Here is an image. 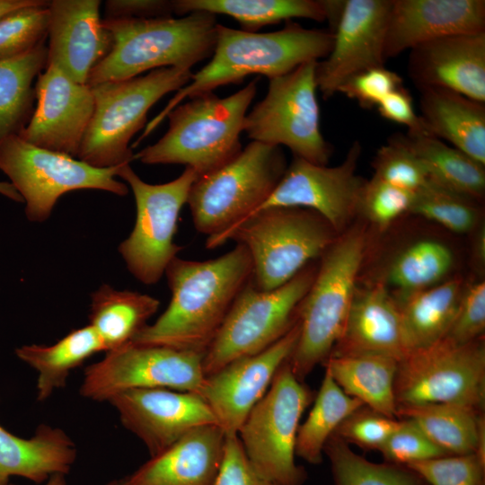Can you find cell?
<instances>
[{
    "label": "cell",
    "instance_id": "obj_1",
    "mask_svg": "<svg viewBox=\"0 0 485 485\" xmlns=\"http://www.w3.org/2000/svg\"><path fill=\"white\" fill-rule=\"evenodd\" d=\"M172 297L166 310L131 342L204 353L237 295L251 278L247 249L239 243L208 260L175 257L165 270Z\"/></svg>",
    "mask_w": 485,
    "mask_h": 485
},
{
    "label": "cell",
    "instance_id": "obj_2",
    "mask_svg": "<svg viewBox=\"0 0 485 485\" xmlns=\"http://www.w3.org/2000/svg\"><path fill=\"white\" fill-rule=\"evenodd\" d=\"M334 34L331 31L306 29L292 21L278 31L251 32L218 24L210 61L192 74L163 110L146 127L136 145L146 137L167 114L185 99L211 93L217 87L238 84L248 75L271 79L286 75L311 61H320L331 52Z\"/></svg>",
    "mask_w": 485,
    "mask_h": 485
},
{
    "label": "cell",
    "instance_id": "obj_3",
    "mask_svg": "<svg viewBox=\"0 0 485 485\" xmlns=\"http://www.w3.org/2000/svg\"><path fill=\"white\" fill-rule=\"evenodd\" d=\"M113 38L110 53L92 70L87 84L129 79L162 67L190 70L212 56L216 15L192 13L174 18L102 19Z\"/></svg>",
    "mask_w": 485,
    "mask_h": 485
},
{
    "label": "cell",
    "instance_id": "obj_4",
    "mask_svg": "<svg viewBox=\"0 0 485 485\" xmlns=\"http://www.w3.org/2000/svg\"><path fill=\"white\" fill-rule=\"evenodd\" d=\"M259 79L229 96L211 92L179 104L166 116V133L135 154L134 160L145 164H182L198 177L224 165L242 149L240 135Z\"/></svg>",
    "mask_w": 485,
    "mask_h": 485
},
{
    "label": "cell",
    "instance_id": "obj_5",
    "mask_svg": "<svg viewBox=\"0 0 485 485\" xmlns=\"http://www.w3.org/2000/svg\"><path fill=\"white\" fill-rule=\"evenodd\" d=\"M366 250L365 228L356 225L340 234L320 257L298 307L299 337L287 359L301 382L329 357L344 330Z\"/></svg>",
    "mask_w": 485,
    "mask_h": 485
},
{
    "label": "cell",
    "instance_id": "obj_6",
    "mask_svg": "<svg viewBox=\"0 0 485 485\" xmlns=\"http://www.w3.org/2000/svg\"><path fill=\"white\" fill-rule=\"evenodd\" d=\"M338 236L329 223L313 210L271 207L207 238L206 247L215 249L227 241L243 245L251 260L252 284L267 291L293 278L321 257Z\"/></svg>",
    "mask_w": 485,
    "mask_h": 485
},
{
    "label": "cell",
    "instance_id": "obj_7",
    "mask_svg": "<svg viewBox=\"0 0 485 485\" xmlns=\"http://www.w3.org/2000/svg\"><path fill=\"white\" fill-rule=\"evenodd\" d=\"M190 70L162 67L129 79L90 86L94 108L77 159L97 168L130 163L133 136L146 127L149 110L164 95L185 86Z\"/></svg>",
    "mask_w": 485,
    "mask_h": 485
},
{
    "label": "cell",
    "instance_id": "obj_8",
    "mask_svg": "<svg viewBox=\"0 0 485 485\" xmlns=\"http://www.w3.org/2000/svg\"><path fill=\"white\" fill-rule=\"evenodd\" d=\"M287 167L280 146L251 141L229 162L198 177L187 200L196 230L214 237L246 219L271 194Z\"/></svg>",
    "mask_w": 485,
    "mask_h": 485
},
{
    "label": "cell",
    "instance_id": "obj_9",
    "mask_svg": "<svg viewBox=\"0 0 485 485\" xmlns=\"http://www.w3.org/2000/svg\"><path fill=\"white\" fill-rule=\"evenodd\" d=\"M317 266L308 264L272 290H260L250 280L204 354L205 375L236 359L258 354L282 338L297 321L298 307L313 281Z\"/></svg>",
    "mask_w": 485,
    "mask_h": 485
},
{
    "label": "cell",
    "instance_id": "obj_10",
    "mask_svg": "<svg viewBox=\"0 0 485 485\" xmlns=\"http://www.w3.org/2000/svg\"><path fill=\"white\" fill-rule=\"evenodd\" d=\"M318 61L269 79L268 92L245 116L243 132L251 141L287 146L294 156L327 165L333 148L320 128L315 69Z\"/></svg>",
    "mask_w": 485,
    "mask_h": 485
},
{
    "label": "cell",
    "instance_id": "obj_11",
    "mask_svg": "<svg viewBox=\"0 0 485 485\" xmlns=\"http://www.w3.org/2000/svg\"><path fill=\"white\" fill-rule=\"evenodd\" d=\"M312 400L313 392L287 360L237 434L253 467L278 485L305 481L306 472L295 460V442L300 419Z\"/></svg>",
    "mask_w": 485,
    "mask_h": 485
},
{
    "label": "cell",
    "instance_id": "obj_12",
    "mask_svg": "<svg viewBox=\"0 0 485 485\" xmlns=\"http://www.w3.org/2000/svg\"><path fill=\"white\" fill-rule=\"evenodd\" d=\"M119 166L97 168L33 146L18 135L0 143V171L22 198L25 216L31 222L46 221L58 198L74 190H100L127 195L128 187L116 179Z\"/></svg>",
    "mask_w": 485,
    "mask_h": 485
},
{
    "label": "cell",
    "instance_id": "obj_13",
    "mask_svg": "<svg viewBox=\"0 0 485 485\" xmlns=\"http://www.w3.org/2000/svg\"><path fill=\"white\" fill-rule=\"evenodd\" d=\"M394 393L397 410L450 403L481 412L485 404L483 338L466 344L443 338L406 354L398 362Z\"/></svg>",
    "mask_w": 485,
    "mask_h": 485
},
{
    "label": "cell",
    "instance_id": "obj_14",
    "mask_svg": "<svg viewBox=\"0 0 485 485\" xmlns=\"http://www.w3.org/2000/svg\"><path fill=\"white\" fill-rule=\"evenodd\" d=\"M117 176L130 187L137 210L133 229L118 251L135 278L145 285L156 284L182 250L173 238L180 212L198 175L185 167L176 179L151 184L143 181L130 163H125L119 166Z\"/></svg>",
    "mask_w": 485,
    "mask_h": 485
},
{
    "label": "cell",
    "instance_id": "obj_15",
    "mask_svg": "<svg viewBox=\"0 0 485 485\" xmlns=\"http://www.w3.org/2000/svg\"><path fill=\"white\" fill-rule=\"evenodd\" d=\"M204 353L129 342L106 352L84 370L80 394L108 401L131 389L163 388L198 393L204 380Z\"/></svg>",
    "mask_w": 485,
    "mask_h": 485
},
{
    "label": "cell",
    "instance_id": "obj_16",
    "mask_svg": "<svg viewBox=\"0 0 485 485\" xmlns=\"http://www.w3.org/2000/svg\"><path fill=\"white\" fill-rule=\"evenodd\" d=\"M361 153L362 146L356 140L336 166L315 164L293 155L271 194L251 216L271 207L307 208L341 234L358 213L366 181L357 173Z\"/></svg>",
    "mask_w": 485,
    "mask_h": 485
},
{
    "label": "cell",
    "instance_id": "obj_17",
    "mask_svg": "<svg viewBox=\"0 0 485 485\" xmlns=\"http://www.w3.org/2000/svg\"><path fill=\"white\" fill-rule=\"evenodd\" d=\"M392 5V0H346L332 32V48L316 65L317 88L325 100L338 93L353 75L384 66V42Z\"/></svg>",
    "mask_w": 485,
    "mask_h": 485
},
{
    "label": "cell",
    "instance_id": "obj_18",
    "mask_svg": "<svg viewBox=\"0 0 485 485\" xmlns=\"http://www.w3.org/2000/svg\"><path fill=\"white\" fill-rule=\"evenodd\" d=\"M299 337L298 320L265 350L236 359L205 377L198 395L207 402L226 436L237 435L247 416L268 391Z\"/></svg>",
    "mask_w": 485,
    "mask_h": 485
},
{
    "label": "cell",
    "instance_id": "obj_19",
    "mask_svg": "<svg viewBox=\"0 0 485 485\" xmlns=\"http://www.w3.org/2000/svg\"><path fill=\"white\" fill-rule=\"evenodd\" d=\"M108 402L118 412L124 428L144 443L151 457L196 428L218 425L207 402L193 392L131 389L114 395Z\"/></svg>",
    "mask_w": 485,
    "mask_h": 485
},
{
    "label": "cell",
    "instance_id": "obj_20",
    "mask_svg": "<svg viewBox=\"0 0 485 485\" xmlns=\"http://www.w3.org/2000/svg\"><path fill=\"white\" fill-rule=\"evenodd\" d=\"M35 93L34 111L19 137L38 147L77 158L93 112L92 88L48 63L37 78Z\"/></svg>",
    "mask_w": 485,
    "mask_h": 485
},
{
    "label": "cell",
    "instance_id": "obj_21",
    "mask_svg": "<svg viewBox=\"0 0 485 485\" xmlns=\"http://www.w3.org/2000/svg\"><path fill=\"white\" fill-rule=\"evenodd\" d=\"M100 0L48 1V62L76 83L110 53L113 38L100 16Z\"/></svg>",
    "mask_w": 485,
    "mask_h": 485
},
{
    "label": "cell",
    "instance_id": "obj_22",
    "mask_svg": "<svg viewBox=\"0 0 485 485\" xmlns=\"http://www.w3.org/2000/svg\"><path fill=\"white\" fill-rule=\"evenodd\" d=\"M407 70L419 91L445 89L485 103V31L416 46L410 50Z\"/></svg>",
    "mask_w": 485,
    "mask_h": 485
},
{
    "label": "cell",
    "instance_id": "obj_23",
    "mask_svg": "<svg viewBox=\"0 0 485 485\" xmlns=\"http://www.w3.org/2000/svg\"><path fill=\"white\" fill-rule=\"evenodd\" d=\"M481 31H485L484 0H392L384 58L436 39Z\"/></svg>",
    "mask_w": 485,
    "mask_h": 485
},
{
    "label": "cell",
    "instance_id": "obj_24",
    "mask_svg": "<svg viewBox=\"0 0 485 485\" xmlns=\"http://www.w3.org/2000/svg\"><path fill=\"white\" fill-rule=\"evenodd\" d=\"M226 435L217 424L196 428L126 478L128 485H215Z\"/></svg>",
    "mask_w": 485,
    "mask_h": 485
},
{
    "label": "cell",
    "instance_id": "obj_25",
    "mask_svg": "<svg viewBox=\"0 0 485 485\" xmlns=\"http://www.w3.org/2000/svg\"><path fill=\"white\" fill-rule=\"evenodd\" d=\"M361 354L398 361L405 356L400 305L383 283L357 286L344 330L330 356Z\"/></svg>",
    "mask_w": 485,
    "mask_h": 485
},
{
    "label": "cell",
    "instance_id": "obj_26",
    "mask_svg": "<svg viewBox=\"0 0 485 485\" xmlns=\"http://www.w3.org/2000/svg\"><path fill=\"white\" fill-rule=\"evenodd\" d=\"M76 454L75 443L61 428L40 424L32 436L22 438L0 425V485H9L12 476L40 484L53 474L66 475Z\"/></svg>",
    "mask_w": 485,
    "mask_h": 485
},
{
    "label": "cell",
    "instance_id": "obj_27",
    "mask_svg": "<svg viewBox=\"0 0 485 485\" xmlns=\"http://www.w3.org/2000/svg\"><path fill=\"white\" fill-rule=\"evenodd\" d=\"M419 92V117L428 134L485 165V103L445 89Z\"/></svg>",
    "mask_w": 485,
    "mask_h": 485
},
{
    "label": "cell",
    "instance_id": "obj_28",
    "mask_svg": "<svg viewBox=\"0 0 485 485\" xmlns=\"http://www.w3.org/2000/svg\"><path fill=\"white\" fill-rule=\"evenodd\" d=\"M398 362L390 356L361 354L330 356L322 364L346 394L377 413L395 419Z\"/></svg>",
    "mask_w": 485,
    "mask_h": 485
},
{
    "label": "cell",
    "instance_id": "obj_29",
    "mask_svg": "<svg viewBox=\"0 0 485 485\" xmlns=\"http://www.w3.org/2000/svg\"><path fill=\"white\" fill-rule=\"evenodd\" d=\"M462 291V280L452 278L413 293L399 304L405 355L445 338L455 316Z\"/></svg>",
    "mask_w": 485,
    "mask_h": 485
},
{
    "label": "cell",
    "instance_id": "obj_30",
    "mask_svg": "<svg viewBox=\"0 0 485 485\" xmlns=\"http://www.w3.org/2000/svg\"><path fill=\"white\" fill-rule=\"evenodd\" d=\"M396 417L414 421L448 455L476 454L485 461V423L481 411L450 403L397 410Z\"/></svg>",
    "mask_w": 485,
    "mask_h": 485
},
{
    "label": "cell",
    "instance_id": "obj_31",
    "mask_svg": "<svg viewBox=\"0 0 485 485\" xmlns=\"http://www.w3.org/2000/svg\"><path fill=\"white\" fill-rule=\"evenodd\" d=\"M159 306V300L149 295L103 284L91 294L89 325L108 352L131 342Z\"/></svg>",
    "mask_w": 485,
    "mask_h": 485
},
{
    "label": "cell",
    "instance_id": "obj_32",
    "mask_svg": "<svg viewBox=\"0 0 485 485\" xmlns=\"http://www.w3.org/2000/svg\"><path fill=\"white\" fill-rule=\"evenodd\" d=\"M101 351H105L102 342L88 324L73 330L53 345L21 346L15 355L37 372V400L43 401L66 386L74 369Z\"/></svg>",
    "mask_w": 485,
    "mask_h": 485
},
{
    "label": "cell",
    "instance_id": "obj_33",
    "mask_svg": "<svg viewBox=\"0 0 485 485\" xmlns=\"http://www.w3.org/2000/svg\"><path fill=\"white\" fill-rule=\"evenodd\" d=\"M172 8L179 16L198 12L225 14L251 32L294 18L323 22L328 17L327 0H172Z\"/></svg>",
    "mask_w": 485,
    "mask_h": 485
},
{
    "label": "cell",
    "instance_id": "obj_34",
    "mask_svg": "<svg viewBox=\"0 0 485 485\" xmlns=\"http://www.w3.org/2000/svg\"><path fill=\"white\" fill-rule=\"evenodd\" d=\"M47 62L46 42L23 55L0 60V143L19 136L29 123L36 103L33 83Z\"/></svg>",
    "mask_w": 485,
    "mask_h": 485
},
{
    "label": "cell",
    "instance_id": "obj_35",
    "mask_svg": "<svg viewBox=\"0 0 485 485\" xmlns=\"http://www.w3.org/2000/svg\"><path fill=\"white\" fill-rule=\"evenodd\" d=\"M429 180L477 202L485 194V165L429 134H405Z\"/></svg>",
    "mask_w": 485,
    "mask_h": 485
},
{
    "label": "cell",
    "instance_id": "obj_36",
    "mask_svg": "<svg viewBox=\"0 0 485 485\" xmlns=\"http://www.w3.org/2000/svg\"><path fill=\"white\" fill-rule=\"evenodd\" d=\"M362 407L363 403L346 394L325 370L313 406L298 428L295 455L309 463H320L329 438L345 419Z\"/></svg>",
    "mask_w": 485,
    "mask_h": 485
},
{
    "label": "cell",
    "instance_id": "obj_37",
    "mask_svg": "<svg viewBox=\"0 0 485 485\" xmlns=\"http://www.w3.org/2000/svg\"><path fill=\"white\" fill-rule=\"evenodd\" d=\"M454 264L452 251L436 240H420L403 250L392 261L388 279L398 291L400 304L410 295L437 285Z\"/></svg>",
    "mask_w": 485,
    "mask_h": 485
},
{
    "label": "cell",
    "instance_id": "obj_38",
    "mask_svg": "<svg viewBox=\"0 0 485 485\" xmlns=\"http://www.w3.org/2000/svg\"><path fill=\"white\" fill-rule=\"evenodd\" d=\"M323 453L330 460L335 485H424L425 481L406 466L375 463L351 450L348 443L332 435Z\"/></svg>",
    "mask_w": 485,
    "mask_h": 485
},
{
    "label": "cell",
    "instance_id": "obj_39",
    "mask_svg": "<svg viewBox=\"0 0 485 485\" xmlns=\"http://www.w3.org/2000/svg\"><path fill=\"white\" fill-rule=\"evenodd\" d=\"M476 203L429 180L414 193L410 213L439 224L451 232L464 234L477 225L480 212Z\"/></svg>",
    "mask_w": 485,
    "mask_h": 485
},
{
    "label": "cell",
    "instance_id": "obj_40",
    "mask_svg": "<svg viewBox=\"0 0 485 485\" xmlns=\"http://www.w3.org/2000/svg\"><path fill=\"white\" fill-rule=\"evenodd\" d=\"M49 23L48 1L11 12L0 18V60L23 55L46 42Z\"/></svg>",
    "mask_w": 485,
    "mask_h": 485
},
{
    "label": "cell",
    "instance_id": "obj_41",
    "mask_svg": "<svg viewBox=\"0 0 485 485\" xmlns=\"http://www.w3.org/2000/svg\"><path fill=\"white\" fill-rule=\"evenodd\" d=\"M375 178L415 193L429 181L419 157L410 147L405 135L394 133L377 150L372 162Z\"/></svg>",
    "mask_w": 485,
    "mask_h": 485
},
{
    "label": "cell",
    "instance_id": "obj_42",
    "mask_svg": "<svg viewBox=\"0 0 485 485\" xmlns=\"http://www.w3.org/2000/svg\"><path fill=\"white\" fill-rule=\"evenodd\" d=\"M406 467L430 485H484L485 461L476 454L445 455Z\"/></svg>",
    "mask_w": 485,
    "mask_h": 485
},
{
    "label": "cell",
    "instance_id": "obj_43",
    "mask_svg": "<svg viewBox=\"0 0 485 485\" xmlns=\"http://www.w3.org/2000/svg\"><path fill=\"white\" fill-rule=\"evenodd\" d=\"M414 193L386 183L375 176L365 181L358 213L380 229H384L405 213H410Z\"/></svg>",
    "mask_w": 485,
    "mask_h": 485
},
{
    "label": "cell",
    "instance_id": "obj_44",
    "mask_svg": "<svg viewBox=\"0 0 485 485\" xmlns=\"http://www.w3.org/2000/svg\"><path fill=\"white\" fill-rule=\"evenodd\" d=\"M378 451L388 463L404 466L448 455L409 419L401 420L397 429Z\"/></svg>",
    "mask_w": 485,
    "mask_h": 485
},
{
    "label": "cell",
    "instance_id": "obj_45",
    "mask_svg": "<svg viewBox=\"0 0 485 485\" xmlns=\"http://www.w3.org/2000/svg\"><path fill=\"white\" fill-rule=\"evenodd\" d=\"M400 422L394 418L362 407L345 419L333 435L346 443H353L365 449L379 450Z\"/></svg>",
    "mask_w": 485,
    "mask_h": 485
},
{
    "label": "cell",
    "instance_id": "obj_46",
    "mask_svg": "<svg viewBox=\"0 0 485 485\" xmlns=\"http://www.w3.org/2000/svg\"><path fill=\"white\" fill-rule=\"evenodd\" d=\"M485 331V283L480 281L463 288L454 321L445 336L456 344L483 338Z\"/></svg>",
    "mask_w": 485,
    "mask_h": 485
},
{
    "label": "cell",
    "instance_id": "obj_47",
    "mask_svg": "<svg viewBox=\"0 0 485 485\" xmlns=\"http://www.w3.org/2000/svg\"><path fill=\"white\" fill-rule=\"evenodd\" d=\"M401 86L403 80L400 75L384 66L353 75L340 86L338 93L356 101L365 109H372Z\"/></svg>",
    "mask_w": 485,
    "mask_h": 485
},
{
    "label": "cell",
    "instance_id": "obj_48",
    "mask_svg": "<svg viewBox=\"0 0 485 485\" xmlns=\"http://www.w3.org/2000/svg\"><path fill=\"white\" fill-rule=\"evenodd\" d=\"M215 485H278L262 476L249 461L237 435L226 436Z\"/></svg>",
    "mask_w": 485,
    "mask_h": 485
},
{
    "label": "cell",
    "instance_id": "obj_49",
    "mask_svg": "<svg viewBox=\"0 0 485 485\" xmlns=\"http://www.w3.org/2000/svg\"><path fill=\"white\" fill-rule=\"evenodd\" d=\"M376 109L385 119L407 127V133L428 134L419 115L415 112L410 93L403 86L386 95Z\"/></svg>",
    "mask_w": 485,
    "mask_h": 485
},
{
    "label": "cell",
    "instance_id": "obj_50",
    "mask_svg": "<svg viewBox=\"0 0 485 485\" xmlns=\"http://www.w3.org/2000/svg\"><path fill=\"white\" fill-rule=\"evenodd\" d=\"M104 6L107 19H147L173 13L172 1L168 0H107Z\"/></svg>",
    "mask_w": 485,
    "mask_h": 485
},
{
    "label": "cell",
    "instance_id": "obj_51",
    "mask_svg": "<svg viewBox=\"0 0 485 485\" xmlns=\"http://www.w3.org/2000/svg\"><path fill=\"white\" fill-rule=\"evenodd\" d=\"M39 0H0V18L20 8L34 4Z\"/></svg>",
    "mask_w": 485,
    "mask_h": 485
},
{
    "label": "cell",
    "instance_id": "obj_52",
    "mask_svg": "<svg viewBox=\"0 0 485 485\" xmlns=\"http://www.w3.org/2000/svg\"><path fill=\"white\" fill-rule=\"evenodd\" d=\"M0 194L16 202H23L22 198L11 182L0 181Z\"/></svg>",
    "mask_w": 485,
    "mask_h": 485
},
{
    "label": "cell",
    "instance_id": "obj_53",
    "mask_svg": "<svg viewBox=\"0 0 485 485\" xmlns=\"http://www.w3.org/2000/svg\"><path fill=\"white\" fill-rule=\"evenodd\" d=\"M484 232L481 231L478 238L477 242L475 244V257L479 260L480 264L484 263V258H485V239H484Z\"/></svg>",
    "mask_w": 485,
    "mask_h": 485
},
{
    "label": "cell",
    "instance_id": "obj_54",
    "mask_svg": "<svg viewBox=\"0 0 485 485\" xmlns=\"http://www.w3.org/2000/svg\"><path fill=\"white\" fill-rule=\"evenodd\" d=\"M15 485V484H9ZM43 485H66L65 475L61 473L51 475Z\"/></svg>",
    "mask_w": 485,
    "mask_h": 485
},
{
    "label": "cell",
    "instance_id": "obj_55",
    "mask_svg": "<svg viewBox=\"0 0 485 485\" xmlns=\"http://www.w3.org/2000/svg\"><path fill=\"white\" fill-rule=\"evenodd\" d=\"M107 485H128L126 479L110 482Z\"/></svg>",
    "mask_w": 485,
    "mask_h": 485
}]
</instances>
